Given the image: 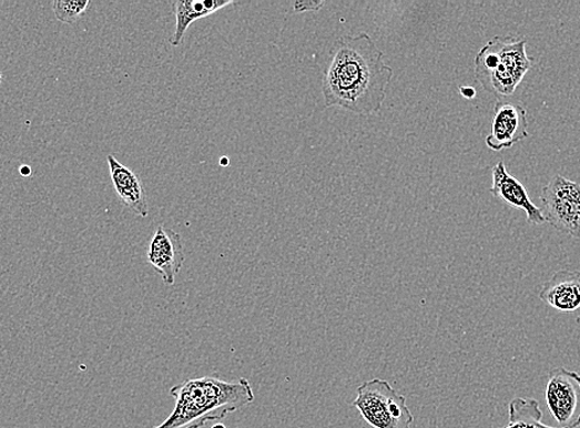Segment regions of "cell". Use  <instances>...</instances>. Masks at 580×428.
I'll return each mask as SVG.
<instances>
[{
  "label": "cell",
  "instance_id": "16",
  "mask_svg": "<svg viewBox=\"0 0 580 428\" xmlns=\"http://www.w3.org/2000/svg\"><path fill=\"white\" fill-rule=\"evenodd\" d=\"M459 92L466 98V99H474L477 95V92L475 88L472 86H462L459 88Z\"/></svg>",
  "mask_w": 580,
  "mask_h": 428
},
{
  "label": "cell",
  "instance_id": "8",
  "mask_svg": "<svg viewBox=\"0 0 580 428\" xmlns=\"http://www.w3.org/2000/svg\"><path fill=\"white\" fill-rule=\"evenodd\" d=\"M184 259L181 235L172 228L159 226L147 251V261L153 269L160 274L164 283L173 285L176 283Z\"/></svg>",
  "mask_w": 580,
  "mask_h": 428
},
{
  "label": "cell",
  "instance_id": "18",
  "mask_svg": "<svg viewBox=\"0 0 580 428\" xmlns=\"http://www.w3.org/2000/svg\"><path fill=\"white\" fill-rule=\"evenodd\" d=\"M213 428H225L223 425H216Z\"/></svg>",
  "mask_w": 580,
  "mask_h": 428
},
{
  "label": "cell",
  "instance_id": "9",
  "mask_svg": "<svg viewBox=\"0 0 580 428\" xmlns=\"http://www.w3.org/2000/svg\"><path fill=\"white\" fill-rule=\"evenodd\" d=\"M492 184L490 193L497 200L506 204L523 211L528 215V223L535 225H542L546 223L542 208L536 205L522 185V183L509 174L506 163L500 161L491 170Z\"/></svg>",
  "mask_w": 580,
  "mask_h": 428
},
{
  "label": "cell",
  "instance_id": "12",
  "mask_svg": "<svg viewBox=\"0 0 580 428\" xmlns=\"http://www.w3.org/2000/svg\"><path fill=\"white\" fill-rule=\"evenodd\" d=\"M235 4L234 0H177L173 3L176 16V31L170 39L172 47H180L194 21L211 17L228 6Z\"/></svg>",
  "mask_w": 580,
  "mask_h": 428
},
{
  "label": "cell",
  "instance_id": "6",
  "mask_svg": "<svg viewBox=\"0 0 580 428\" xmlns=\"http://www.w3.org/2000/svg\"><path fill=\"white\" fill-rule=\"evenodd\" d=\"M545 399L560 428L580 426V376L563 367L550 371Z\"/></svg>",
  "mask_w": 580,
  "mask_h": 428
},
{
  "label": "cell",
  "instance_id": "17",
  "mask_svg": "<svg viewBox=\"0 0 580 428\" xmlns=\"http://www.w3.org/2000/svg\"><path fill=\"white\" fill-rule=\"evenodd\" d=\"M19 173L21 175H23V177H30L31 173H32V170L30 166H28V164H23V166H20L19 167Z\"/></svg>",
  "mask_w": 580,
  "mask_h": 428
},
{
  "label": "cell",
  "instance_id": "1",
  "mask_svg": "<svg viewBox=\"0 0 580 428\" xmlns=\"http://www.w3.org/2000/svg\"><path fill=\"white\" fill-rule=\"evenodd\" d=\"M391 77L383 52L366 32L343 37L335 42L323 75L325 105L364 116L378 114Z\"/></svg>",
  "mask_w": 580,
  "mask_h": 428
},
{
  "label": "cell",
  "instance_id": "10",
  "mask_svg": "<svg viewBox=\"0 0 580 428\" xmlns=\"http://www.w3.org/2000/svg\"><path fill=\"white\" fill-rule=\"evenodd\" d=\"M540 299L561 313L580 309V271L563 269L543 284Z\"/></svg>",
  "mask_w": 580,
  "mask_h": 428
},
{
  "label": "cell",
  "instance_id": "15",
  "mask_svg": "<svg viewBox=\"0 0 580 428\" xmlns=\"http://www.w3.org/2000/svg\"><path fill=\"white\" fill-rule=\"evenodd\" d=\"M324 4V2H316V0H302V2H295L293 9L295 13L317 12Z\"/></svg>",
  "mask_w": 580,
  "mask_h": 428
},
{
  "label": "cell",
  "instance_id": "19",
  "mask_svg": "<svg viewBox=\"0 0 580 428\" xmlns=\"http://www.w3.org/2000/svg\"><path fill=\"white\" fill-rule=\"evenodd\" d=\"M577 324L580 325V315L577 317Z\"/></svg>",
  "mask_w": 580,
  "mask_h": 428
},
{
  "label": "cell",
  "instance_id": "14",
  "mask_svg": "<svg viewBox=\"0 0 580 428\" xmlns=\"http://www.w3.org/2000/svg\"><path fill=\"white\" fill-rule=\"evenodd\" d=\"M91 4V0H54L52 10L61 23L74 24Z\"/></svg>",
  "mask_w": 580,
  "mask_h": 428
},
{
  "label": "cell",
  "instance_id": "3",
  "mask_svg": "<svg viewBox=\"0 0 580 428\" xmlns=\"http://www.w3.org/2000/svg\"><path fill=\"white\" fill-rule=\"evenodd\" d=\"M528 41L513 37H496L481 48L475 59L477 82L488 93L510 96L531 69Z\"/></svg>",
  "mask_w": 580,
  "mask_h": 428
},
{
  "label": "cell",
  "instance_id": "5",
  "mask_svg": "<svg viewBox=\"0 0 580 428\" xmlns=\"http://www.w3.org/2000/svg\"><path fill=\"white\" fill-rule=\"evenodd\" d=\"M542 213L558 232L580 238V184L556 174L543 186Z\"/></svg>",
  "mask_w": 580,
  "mask_h": 428
},
{
  "label": "cell",
  "instance_id": "20",
  "mask_svg": "<svg viewBox=\"0 0 580 428\" xmlns=\"http://www.w3.org/2000/svg\"><path fill=\"white\" fill-rule=\"evenodd\" d=\"M2 79H3V74H2V72H0V82H2Z\"/></svg>",
  "mask_w": 580,
  "mask_h": 428
},
{
  "label": "cell",
  "instance_id": "7",
  "mask_svg": "<svg viewBox=\"0 0 580 428\" xmlns=\"http://www.w3.org/2000/svg\"><path fill=\"white\" fill-rule=\"evenodd\" d=\"M527 109L518 103L499 101L495 106L490 134L486 139L492 151L511 149L529 137Z\"/></svg>",
  "mask_w": 580,
  "mask_h": 428
},
{
  "label": "cell",
  "instance_id": "2",
  "mask_svg": "<svg viewBox=\"0 0 580 428\" xmlns=\"http://www.w3.org/2000/svg\"><path fill=\"white\" fill-rule=\"evenodd\" d=\"M170 394L176 408L155 428H201L255 400L254 389L245 378L235 383L212 377L190 379L173 387Z\"/></svg>",
  "mask_w": 580,
  "mask_h": 428
},
{
  "label": "cell",
  "instance_id": "11",
  "mask_svg": "<svg viewBox=\"0 0 580 428\" xmlns=\"http://www.w3.org/2000/svg\"><path fill=\"white\" fill-rule=\"evenodd\" d=\"M119 200L140 217L149 215L146 192L134 171L120 163L113 155L106 157Z\"/></svg>",
  "mask_w": 580,
  "mask_h": 428
},
{
  "label": "cell",
  "instance_id": "13",
  "mask_svg": "<svg viewBox=\"0 0 580 428\" xmlns=\"http://www.w3.org/2000/svg\"><path fill=\"white\" fill-rule=\"evenodd\" d=\"M542 416L538 400L516 398L509 404V424L505 428H560L543 424Z\"/></svg>",
  "mask_w": 580,
  "mask_h": 428
},
{
  "label": "cell",
  "instance_id": "4",
  "mask_svg": "<svg viewBox=\"0 0 580 428\" xmlns=\"http://www.w3.org/2000/svg\"><path fill=\"white\" fill-rule=\"evenodd\" d=\"M354 406L375 428H411L414 422L407 399L386 380L365 381L357 388Z\"/></svg>",
  "mask_w": 580,
  "mask_h": 428
}]
</instances>
